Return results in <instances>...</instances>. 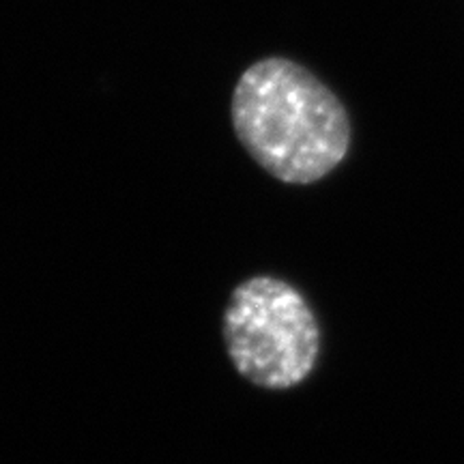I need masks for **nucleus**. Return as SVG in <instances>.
<instances>
[{"instance_id": "f257e3e1", "label": "nucleus", "mask_w": 464, "mask_h": 464, "mask_svg": "<svg viewBox=\"0 0 464 464\" xmlns=\"http://www.w3.org/2000/svg\"><path fill=\"white\" fill-rule=\"evenodd\" d=\"M230 114L239 142L277 181H321L351 149L344 103L288 58L271 56L247 67L232 92Z\"/></svg>"}, {"instance_id": "f03ea898", "label": "nucleus", "mask_w": 464, "mask_h": 464, "mask_svg": "<svg viewBox=\"0 0 464 464\" xmlns=\"http://www.w3.org/2000/svg\"><path fill=\"white\" fill-rule=\"evenodd\" d=\"M222 334L237 372L260 390H293L321 355L314 310L304 293L274 276H254L232 290Z\"/></svg>"}]
</instances>
